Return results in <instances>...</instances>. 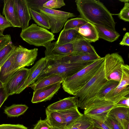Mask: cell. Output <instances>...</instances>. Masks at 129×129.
I'll list each match as a JSON object with an SVG mask.
<instances>
[{
  "mask_svg": "<svg viewBox=\"0 0 129 129\" xmlns=\"http://www.w3.org/2000/svg\"><path fill=\"white\" fill-rule=\"evenodd\" d=\"M73 43L58 45L55 42H51L46 48L45 57L47 58L54 59L70 55L74 53Z\"/></svg>",
  "mask_w": 129,
  "mask_h": 129,
  "instance_id": "12",
  "label": "cell"
},
{
  "mask_svg": "<svg viewBox=\"0 0 129 129\" xmlns=\"http://www.w3.org/2000/svg\"><path fill=\"white\" fill-rule=\"evenodd\" d=\"M92 129H101L99 128H98L97 127H95V126H94V127H93Z\"/></svg>",
  "mask_w": 129,
  "mask_h": 129,
  "instance_id": "48",
  "label": "cell"
},
{
  "mask_svg": "<svg viewBox=\"0 0 129 129\" xmlns=\"http://www.w3.org/2000/svg\"><path fill=\"white\" fill-rule=\"evenodd\" d=\"M129 96H127L116 103L117 106L129 107Z\"/></svg>",
  "mask_w": 129,
  "mask_h": 129,
  "instance_id": "44",
  "label": "cell"
},
{
  "mask_svg": "<svg viewBox=\"0 0 129 129\" xmlns=\"http://www.w3.org/2000/svg\"><path fill=\"white\" fill-rule=\"evenodd\" d=\"M58 111L61 113L64 118L66 129L83 114L79 111L77 108H72Z\"/></svg>",
  "mask_w": 129,
  "mask_h": 129,
  "instance_id": "25",
  "label": "cell"
},
{
  "mask_svg": "<svg viewBox=\"0 0 129 129\" xmlns=\"http://www.w3.org/2000/svg\"><path fill=\"white\" fill-rule=\"evenodd\" d=\"M0 129H28L23 125L3 124L0 125Z\"/></svg>",
  "mask_w": 129,
  "mask_h": 129,
  "instance_id": "40",
  "label": "cell"
},
{
  "mask_svg": "<svg viewBox=\"0 0 129 129\" xmlns=\"http://www.w3.org/2000/svg\"><path fill=\"white\" fill-rule=\"evenodd\" d=\"M93 127L92 119L83 114L67 129H92Z\"/></svg>",
  "mask_w": 129,
  "mask_h": 129,
  "instance_id": "29",
  "label": "cell"
},
{
  "mask_svg": "<svg viewBox=\"0 0 129 129\" xmlns=\"http://www.w3.org/2000/svg\"><path fill=\"white\" fill-rule=\"evenodd\" d=\"M108 81L105 74L104 61L93 77L75 96L78 99V107L95 97Z\"/></svg>",
  "mask_w": 129,
  "mask_h": 129,
  "instance_id": "4",
  "label": "cell"
},
{
  "mask_svg": "<svg viewBox=\"0 0 129 129\" xmlns=\"http://www.w3.org/2000/svg\"><path fill=\"white\" fill-rule=\"evenodd\" d=\"M117 106L116 104L92 106L84 110L83 114L92 118L104 122L110 110Z\"/></svg>",
  "mask_w": 129,
  "mask_h": 129,
  "instance_id": "14",
  "label": "cell"
},
{
  "mask_svg": "<svg viewBox=\"0 0 129 129\" xmlns=\"http://www.w3.org/2000/svg\"><path fill=\"white\" fill-rule=\"evenodd\" d=\"M123 129H129V120H126L124 121Z\"/></svg>",
  "mask_w": 129,
  "mask_h": 129,
  "instance_id": "46",
  "label": "cell"
},
{
  "mask_svg": "<svg viewBox=\"0 0 129 129\" xmlns=\"http://www.w3.org/2000/svg\"><path fill=\"white\" fill-rule=\"evenodd\" d=\"M4 35L0 31V37Z\"/></svg>",
  "mask_w": 129,
  "mask_h": 129,
  "instance_id": "49",
  "label": "cell"
},
{
  "mask_svg": "<svg viewBox=\"0 0 129 129\" xmlns=\"http://www.w3.org/2000/svg\"><path fill=\"white\" fill-rule=\"evenodd\" d=\"M121 69L122 76L118 84L109 92L104 98L106 100L114 103L129 96V66L127 64H122Z\"/></svg>",
  "mask_w": 129,
  "mask_h": 129,
  "instance_id": "7",
  "label": "cell"
},
{
  "mask_svg": "<svg viewBox=\"0 0 129 129\" xmlns=\"http://www.w3.org/2000/svg\"><path fill=\"white\" fill-rule=\"evenodd\" d=\"M39 10L48 18L50 29L53 34L59 32L69 18L76 16L72 13L49 9L43 6L40 7Z\"/></svg>",
  "mask_w": 129,
  "mask_h": 129,
  "instance_id": "8",
  "label": "cell"
},
{
  "mask_svg": "<svg viewBox=\"0 0 129 129\" xmlns=\"http://www.w3.org/2000/svg\"><path fill=\"white\" fill-rule=\"evenodd\" d=\"M84 39L75 29L67 30H62L60 33L56 44L62 45L73 43Z\"/></svg>",
  "mask_w": 129,
  "mask_h": 129,
  "instance_id": "20",
  "label": "cell"
},
{
  "mask_svg": "<svg viewBox=\"0 0 129 129\" xmlns=\"http://www.w3.org/2000/svg\"><path fill=\"white\" fill-rule=\"evenodd\" d=\"M45 112L46 120L52 128L66 129L64 118L59 112L51 111L46 108Z\"/></svg>",
  "mask_w": 129,
  "mask_h": 129,
  "instance_id": "23",
  "label": "cell"
},
{
  "mask_svg": "<svg viewBox=\"0 0 129 129\" xmlns=\"http://www.w3.org/2000/svg\"><path fill=\"white\" fill-rule=\"evenodd\" d=\"M94 25L99 38L112 42L117 40L120 36V34L116 31L100 25Z\"/></svg>",
  "mask_w": 129,
  "mask_h": 129,
  "instance_id": "28",
  "label": "cell"
},
{
  "mask_svg": "<svg viewBox=\"0 0 129 129\" xmlns=\"http://www.w3.org/2000/svg\"><path fill=\"white\" fill-rule=\"evenodd\" d=\"M119 82L113 80L108 81L107 83L100 89L95 97L83 105L80 108L85 110L89 106L98 101L104 99L107 94L116 87Z\"/></svg>",
  "mask_w": 129,
  "mask_h": 129,
  "instance_id": "17",
  "label": "cell"
},
{
  "mask_svg": "<svg viewBox=\"0 0 129 129\" xmlns=\"http://www.w3.org/2000/svg\"><path fill=\"white\" fill-rule=\"evenodd\" d=\"M12 27L11 23L0 13V31L2 34L6 28Z\"/></svg>",
  "mask_w": 129,
  "mask_h": 129,
  "instance_id": "38",
  "label": "cell"
},
{
  "mask_svg": "<svg viewBox=\"0 0 129 129\" xmlns=\"http://www.w3.org/2000/svg\"><path fill=\"white\" fill-rule=\"evenodd\" d=\"M76 29L83 38L89 42H94L99 39L98 31L94 25L88 22Z\"/></svg>",
  "mask_w": 129,
  "mask_h": 129,
  "instance_id": "21",
  "label": "cell"
},
{
  "mask_svg": "<svg viewBox=\"0 0 129 129\" xmlns=\"http://www.w3.org/2000/svg\"><path fill=\"white\" fill-rule=\"evenodd\" d=\"M52 128L49 125L46 119L39 120L33 129H52Z\"/></svg>",
  "mask_w": 129,
  "mask_h": 129,
  "instance_id": "39",
  "label": "cell"
},
{
  "mask_svg": "<svg viewBox=\"0 0 129 129\" xmlns=\"http://www.w3.org/2000/svg\"><path fill=\"white\" fill-rule=\"evenodd\" d=\"M73 45V53L98 54L90 43L84 39L74 43Z\"/></svg>",
  "mask_w": 129,
  "mask_h": 129,
  "instance_id": "27",
  "label": "cell"
},
{
  "mask_svg": "<svg viewBox=\"0 0 129 129\" xmlns=\"http://www.w3.org/2000/svg\"><path fill=\"white\" fill-rule=\"evenodd\" d=\"M78 104L77 98L69 97L50 104L46 108L51 111H60L72 108H78Z\"/></svg>",
  "mask_w": 129,
  "mask_h": 129,
  "instance_id": "18",
  "label": "cell"
},
{
  "mask_svg": "<svg viewBox=\"0 0 129 129\" xmlns=\"http://www.w3.org/2000/svg\"><path fill=\"white\" fill-rule=\"evenodd\" d=\"M107 116L113 118L123 129L124 121L129 120V107L119 106L115 107L110 110Z\"/></svg>",
  "mask_w": 129,
  "mask_h": 129,
  "instance_id": "22",
  "label": "cell"
},
{
  "mask_svg": "<svg viewBox=\"0 0 129 129\" xmlns=\"http://www.w3.org/2000/svg\"><path fill=\"white\" fill-rule=\"evenodd\" d=\"M29 69L21 68L16 71L4 85L8 95L16 94L19 87L25 79Z\"/></svg>",
  "mask_w": 129,
  "mask_h": 129,
  "instance_id": "11",
  "label": "cell"
},
{
  "mask_svg": "<svg viewBox=\"0 0 129 129\" xmlns=\"http://www.w3.org/2000/svg\"><path fill=\"white\" fill-rule=\"evenodd\" d=\"M119 44L120 45L129 46V33L128 32H126L125 34Z\"/></svg>",
  "mask_w": 129,
  "mask_h": 129,
  "instance_id": "45",
  "label": "cell"
},
{
  "mask_svg": "<svg viewBox=\"0 0 129 129\" xmlns=\"http://www.w3.org/2000/svg\"><path fill=\"white\" fill-rule=\"evenodd\" d=\"M3 14L13 27H21L14 0H4Z\"/></svg>",
  "mask_w": 129,
  "mask_h": 129,
  "instance_id": "16",
  "label": "cell"
},
{
  "mask_svg": "<svg viewBox=\"0 0 129 129\" xmlns=\"http://www.w3.org/2000/svg\"><path fill=\"white\" fill-rule=\"evenodd\" d=\"M17 47L11 41L0 50V66L1 67Z\"/></svg>",
  "mask_w": 129,
  "mask_h": 129,
  "instance_id": "32",
  "label": "cell"
},
{
  "mask_svg": "<svg viewBox=\"0 0 129 129\" xmlns=\"http://www.w3.org/2000/svg\"><path fill=\"white\" fill-rule=\"evenodd\" d=\"M47 61L46 57H42L38 60L31 68L29 69L26 78L20 85L16 94L20 93L27 87L36 81L46 67Z\"/></svg>",
  "mask_w": 129,
  "mask_h": 129,
  "instance_id": "10",
  "label": "cell"
},
{
  "mask_svg": "<svg viewBox=\"0 0 129 129\" xmlns=\"http://www.w3.org/2000/svg\"><path fill=\"white\" fill-rule=\"evenodd\" d=\"M61 83H57L34 90L31 102L38 103L50 100L60 89Z\"/></svg>",
  "mask_w": 129,
  "mask_h": 129,
  "instance_id": "13",
  "label": "cell"
},
{
  "mask_svg": "<svg viewBox=\"0 0 129 129\" xmlns=\"http://www.w3.org/2000/svg\"><path fill=\"white\" fill-rule=\"evenodd\" d=\"M104 61L101 57L73 75L65 78L61 83L63 90L75 96L93 77Z\"/></svg>",
  "mask_w": 129,
  "mask_h": 129,
  "instance_id": "2",
  "label": "cell"
},
{
  "mask_svg": "<svg viewBox=\"0 0 129 129\" xmlns=\"http://www.w3.org/2000/svg\"><path fill=\"white\" fill-rule=\"evenodd\" d=\"M91 118L92 120L94 126L101 129H110L104 122Z\"/></svg>",
  "mask_w": 129,
  "mask_h": 129,
  "instance_id": "43",
  "label": "cell"
},
{
  "mask_svg": "<svg viewBox=\"0 0 129 129\" xmlns=\"http://www.w3.org/2000/svg\"><path fill=\"white\" fill-rule=\"evenodd\" d=\"M88 21L81 17L71 19L68 20L64 25L63 29H75L87 23Z\"/></svg>",
  "mask_w": 129,
  "mask_h": 129,
  "instance_id": "33",
  "label": "cell"
},
{
  "mask_svg": "<svg viewBox=\"0 0 129 129\" xmlns=\"http://www.w3.org/2000/svg\"><path fill=\"white\" fill-rule=\"evenodd\" d=\"M20 36L30 45L46 48L55 40L54 35L46 29L33 23L26 29L22 30Z\"/></svg>",
  "mask_w": 129,
  "mask_h": 129,
  "instance_id": "5",
  "label": "cell"
},
{
  "mask_svg": "<svg viewBox=\"0 0 129 129\" xmlns=\"http://www.w3.org/2000/svg\"><path fill=\"white\" fill-rule=\"evenodd\" d=\"M65 5L63 0H50L44 4L43 6L48 9H54L60 8Z\"/></svg>",
  "mask_w": 129,
  "mask_h": 129,
  "instance_id": "36",
  "label": "cell"
},
{
  "mask_svg": "<svg viewBox=\"0 0 129 129\" xmlns=\"http://www.w3.org/2000/svg\"><path fill=\"white\" fill-rule=\"evenodd\" d=\"M110 129H122L113 118L108 116L104 122Z\"/></svg>",
  "mask_w": 129,
  "mask_h": 129,
  "instance_id": "37",
  "label": "cell"
},
{
  "mask_svg": "<svg viewBox=\"0 0 129 129\" xmlns=\"http://www.w3.org/2000/svg\"><path fill=\"white\" fill-rule=\"evenodd\" d=\"M47 59L46 66L37 79L52 74L60 75L64 79L75 74L94 61L71 62L63 57Z\"/></svg>",
  "mask_w": 129,
  "mask_h": 129,
  "instance_id": "3",
  "label": "cell"
},
{
  "mask_svg": "<svg viewBox=\"0 0 129 129\" xmlns=\"http://www.w3.org/2000/svg\"><path fill=\"white\" fill-rule=\"evenodd\" d=\"M29 9L35 11L40 12L39 8L43 7V4L48 0H27Z\"/></svg>",
  "mask_w": 129,
  "mask_h": 129,
  "instance_id": "35",
  "label": "cell"
},
{
  "mask_svg": "<svg viewBox=\"0 0 129 129\" xmlns=\"http://www.w3.org/2000/svg\"><path fill=\"white\" fill-rule=\"evenodd\" d=\"M17 47L1 67L0 80L4 85L13 75L12 72V66L15 57Z\"/></svg>",
  "mask_w": 129,
  "mask_h": 129,
  "instance_id": "24",
  "label": "cell"
},
{
  "mask_svg": "<svg viewBox=\"0 0 129 129\" xmlns=\"http://www.w3.org/2000/svg\"><path fill=\"white\" fill-rule=\"evenodd\" d=\"M104 57L105 77L108 81H120L122 74L121 66L124 64L122 57L117 53H109Z\"/></svg>",
  "mask_w": 129,
  "mask_h": 129,
  "instance_id": "6",
  "label": "cell"
},
{
  "mask_svg": "<svg viewBox=\"0 0 129 129\" xmlns=\"http://www.w3.org/2000/svg\"><path fill=\"white\" fill-rule=\"evenodd\" d=\"M4 87V84L0 80V88Z\"/></svg>",
  "mask_w": 129,
  "mask_h": 129,
  "instance_id": "47",
  "label": "cell"
},
{
  "mask_svg": "<svg viewBox=\"0 0 129 129\" xmlns=\"http://www.w3.org/2000/svg\"><path fill=\"white\" fill-rule=\"evenodd\" d=\"M1 70V67L0 66V71Z\"/></svg>",
  "mask_w": 129,
  "mask_h": 129,
  "instance_id": "51",
  "label": "cell"
},
{
  "mask_svg": "<svg viewBox=\"0 0 129 129\" xmlns=\"http://www.w3.org/2000/svg\"><path fill=\"white\" fill-rule=\"evenodd\" d=\"M62 57L70 62H73L93 61L101 57L98 54L76 53Z\"/></svg>",
  "mask_w": 129,
  "mask_h": 129,
  "instance_id": "26",
  "label": "cell"
},
{
  "mask_svg": "<svg viewBox=\"0 0 129 129\" xmlns=\"http://www.w3.org/2000/svg\"><path fill=\"white\" fill-rule=\"evenodd\" d=\"M29 9L31 17L39 26L46 29H50L48 19L46 15L40 12Z\"/></svg>",
  "mask_w": 129,
  "mask_h": 129,
  "instance_id": "31",
  "label": "cell"
},
{
  "mask_svg": "<svg viewBox=\"0 0 129 129\" xmlns=\"http://www.w3.org/2000/svg\"><path fill=\"white\" fill-rule=\"evenodd\" d=\"M52 129H58L57 128H52Z\"/></svg>",
  "mask_w": 129,
  "mask_h": 129,
  "instance_id": "50",
  "label": "cell"
},
{
  "mask_svg": "<svg viewBox=\"0 0 129 129\" xmlns=\"http://www.w3.org/2000/svg\"><path fill=\"white\" fill-rule=\"evenodd\" d=\"M38 49H28L21 45L16 48L15 57L12 66L13 75L19 70L33 64L37 59Z\"/></svg>",
  "mask_w": 129,
  "mask_h": 129,
  "instance_id": "9",
  "label": "cell"
},
{
  "mask_svg": "<svg viewBox=\"0 0 129 129\" xmlns=\"http://www.w3.org/2000/svg\"><path fill=\"white\" fill-rule=\"evenodd\" d=\"M11 41L10 35H6L0 37V50Z\"/></svg>",
  "mask_w": 129,
  "mask_h": 129,
  "instance_id": "41",
  "label": "cell"
},
{
  "mask_svg": "<svg viewBox=\"0 0 129 129\" xmlns=\"http://www.w3.org/2000/svg\"><path fill=\"white\" fill-rule=\"evenodd\" d=\"M124 3V7L118 14L119 18L125 21H129V0H119Z\"/></svg>",
  "mask_w": 129,
  "mask_h": 129,
  "instance_id": "34",
  "label": "cell"
},
{
  "mask_svg": "<svg viewBox=\"0 0 129 129\" xmlns=\"http://www.w3.org/2000/svg\"><path fill=\"white\" fill-rule=\"evenodd\" d=\"M64 79V78L60 75L52 74L37 79L36 81L28 87L35 90L57 83H62Z\"/></svg>",
  "mask_w": 129,
  "mask_h": 129,
  "instance_id": "19",
  "label": "cell"
},
{
  "mask_svg": "<svg viewBox=\"0 0 129 129\" xmlns=\"http://www.w3.org/2000/svg\"><path fill=\"white\" fill-rule=\"evenodd\" d=\"M75 2L81 17L94 24L116 31L113 15L99 0H76Z\"/></svg>",
  "mask_w": 129,
  "mask_h": 129,
  "instance_id": "1",
  "label": "cell"
},
{
  "mask_svg": "<svg viewBox=\"0 0 129 129\" xmlns=\"http://www.w3.org/2000/svg\"><path fill=\"white\" fill-rule=\"evenodd\" d=\"M22 30L29 26L31 19L27 0H14Z\"/></svg>",
  "mask_w": 129,
  "mask_h": 129,
  "instance_id": "15",
  "label": "cell"
},
{
  "mask_svg": "<svg viewBox=\"0 0 129 129\" xmlns=\"http://www.w3.org/2000/svg\"><path fill=\"white\" fill-rule=\"evenodd\" d=\"M28 108L25 105L14 104L6 107L4 112L9 117H18L24 114Z\"/></svg>",
  "mask_w": 129,
  "mask_h": 129,
  "instance_id": "30",
  "label": "cell"
},
{
  "mask_svg": "<svg viewBox=\"0 0 129 129\" xmlns=\"http://www.w3.org/2000/svg\"><path fill=\"white\" fill-rule=\"evenodd\" d=\"M9 96L4 87L0 88V108Z\"/></svg>",
  "mask_w": 129,
  "mask_h": 129,
  "instance_id": "42",
  "label": "cell"
}]
</instances>
